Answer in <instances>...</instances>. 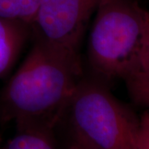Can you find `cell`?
I'll use <instances>...</instances> for the list:
<instances>
[{"instance_id": "obj_1", "label": "cell", "mask_w": 149, "mask_h": 149, "mask_svg": "<svg viewBox=\"0 0 149 149\" xmlns=\"http://www.w3.org/2000/svg\"><path fill=\"white\" fill-rule=\"evenodd\" d=\"M80 58L35 42L5 85L3 116L17 130L52 131L69 107L81 74Z\"/></svg>"}, {"instance_id": "obj_2", "label": "cell", "mask_w": 149, "mask_h": 149, "mask_svg": "<svg viewBox=\"0 0 149 149\" xmlns=\"http://www.w3.org/2000/svg\"><path fill=\"white\" fill-rule=\"evenodd\" d=\"M95 13L89 64L99 79H124L141 47L149 13L137 0H101Z\"/></svg>"}, {"instance_id": "obj_3", "label": "cell", "mask_w": 149, "mask_h": 149, "mask_svg": "<svg viewBox=\"0 0 149 149\" xmlns=\"http://www.w3.org/2000/svg\"><path fill=\"white\" fill-rule=\"evenodd\" d=\"M68 109L74 143L90 149H134L139 121L101 81L82 80Z\"/></svg>"}, {"instance_id": "obj_4", "label": "cell", "mask_w": 149, "mask_h": 149, "mask_svg": "<svg viewBox=\"0 0 149 149\" xmlns=\"http://www.w3.org/2000/svg\"><path fill=\"white\" fill-rule=\"evenodd\" d=\"M101 0H41L30 24L35 42L79 57L86 27Z\"/></svg>"}, {"instance_id": "obj_5", "label": "cell", "mask_w": 149, "mask_h": 149, "mask_svg": "<svg viewBox=\"0 0 149 149\" xmlns=\"http://www.w3.org/2000/svg\"><path fill=\"white\" fill-rule=\"evenodd\" d=\"M30 31L28 24L0 17V77L10 71Z\"/></svg>"}, {"instance_id": "obj_6", "label": "cell", "mask_w": 149, "mask_h": 149, "mask_svg": "<svg viewBox=\"0 0 149 149\" xmlns=\"http://www.w3.org/2000/svg\"><path fill=\"white\" fill-rule=\"evenodd\" d=\"M123 80L133 101L149 107V22L138 56Z\"/></svg>"}, {"instance_id": "obj_7", "label": "cell", "mask_w": 149, "mask_h": 149, "mask_svg": "<svg viewBox=\"0 0 149 149\" xmlns=\"http://www.w3.org/2000/svg\"><path fill=\"white\" fill-rule=\"evenodd\" d=\"M0 149H56L52 131L37 128L17 130L16 135Z\"/></svg>"}, {"instance_id": "obj_8", "label": "cell", "mask_w": 149, "mask_h": 149, "mask_svg": "<svg viewBox=\"0 0 149 149\" xmlns=\"http://www.w3.org/2000/svg\"><path fill=\"white\" fill-rule=\"evenodd\" d=\"M41 0H0V17L32 23Z\"/></svg>"}, {"instance_id": "obj_9", "label": "cell", "mask_w": 149, "mask_h": 149, "mask_svg": "<svg viewBox=\"0 0 149 149\" xmlns=\"http://www.w3.org/2000/svg\"><path fill=\"white\" fill-rule=\"evenodd\" d=\"M134 149H149V113H145L139 121Z\"/></svg>"}, {"instance_id": "obj_10", "label": "cell", "mask_w": 149, "mask_h": 149, "mask_svg": "<svg viewBox=\"0 0 149 149\" xmlns=\"http://www.w3.org/2000/svg\"><path fill=\"white\" fill-rule=\"evenodd\" d=\"M69 149H90V148H85V147H83V146H81V145H80V144L76 143L73 142L70 145Z\"/></svg>"}]
</instances>
